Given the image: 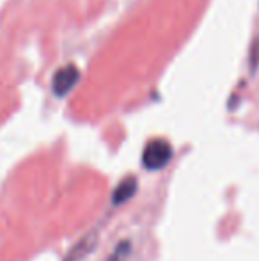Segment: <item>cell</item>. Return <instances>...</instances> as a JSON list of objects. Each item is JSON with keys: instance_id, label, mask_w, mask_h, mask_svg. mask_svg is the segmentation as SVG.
Masks as SVG:
<instances>
[{"instance_id": "1", "label": "cell", "mask_w": 259, "mask_h": 261, "mask_svg": "<svg viewBox=\"0 0 259 261\" xmlns=\"http://www.w3.org/2000/svg\"><path fill=\"white\" fill-rule=\"evenodd\" d=\"M170 156H172V148H170L169 142L156 139V141L149 142L146 146L144 153H142V164L149 171H156V169L165 167Z\"/></svg>"}, {"instance_id": "5", "label": "cell", "mask_w": 259, "mask_h": 261, "mask_svg": "<svg viewBox=\"0 0 259 261\" xmlns=\"http://www.w3.org/2000/svg\"><path fill=\"white\" fill-rule=\"evenodd\" d=\"M128 254H130V242H121V244L118 245V249L114 251V254H112V258L108 261H123Z\"/></svg>"}, {"instance_id": "4", "label": "cell", "mask_w": 259, "mask_h": 261, "mask_svg": "<svg viewBox=\"0 0 259 261\" xmlns=\"http://www.w3.org/2000/svg\"><path fill=\"white\" fill-rule=\"evenodd\" d=\"M135 190H137V181H135V178H128V179H125V181H121L118 189L114 190V196H112L114 204H121V203H125V201H128L135 194Z\"/></svg>"}, {"instance_id": "3", "label": "cell", "mask_w": 259, "mask_h": 261, "mask_svg": "<svg viewBox=\"0 0 259 261\" xmlns=\"http://www.w3.org/2000/svg\"><path fill=\"white\" fill-rule=\"evenodd\" d=\"M96 244H98L96 233L85 234V237H83L82 240H80L78 244L71 249V252H69V256H68V259H66V261H78V259L85 258L87 254H91V252H93V249L96 247Z\"/></svg>"}, {"instance_id": "2", "label": "cell", "mask_w": 259, "mask_h": 261, "mask_svg": "<svg viewBox=\"0 0 259 261\" xmlns=\"http://www.w3.org/2000/svg\"><path fill=\"white\" fill-rule=\"evenodd\" d=\"M78 80H80V71L76 66L68 64V66H64V68L57 69L55 76H53V84H52L53 93H55L57 96H64V94H68L69 91L78 84Z\"/></svg>"}]
</instances>
